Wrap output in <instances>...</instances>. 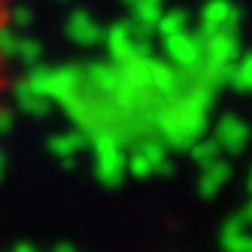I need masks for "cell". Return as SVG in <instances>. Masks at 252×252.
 Here are the masks:
<instances>
[{
    "label": "cell",
    "instance_id": "1",
    "mask_svg": "<svg viewBox=\"0 0 252 252\" xmlns=\"http://www.w3.org/2000/svg\"><path fill=\"white\" fill-rule=\"evenodd\" d=\"M15 0H0V100H3L6 92V28L12 19Z\"/></svg>",
    "mask_w": 252,
    "mask_h": 252
}]
</instances>
